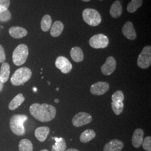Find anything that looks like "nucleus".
<instances>
[{
    "instance_id": "36",
    "label": "nucleus",
    "mask_w": 151,
    "mask_h": 151,
    "mask_svg": "<svg viewBox=\"0 0 151 151\" xmlns=\"http://www.w3.org/2000/svg\"><path fill=\"white\" fill-rule=\"evenodd\" d=\"M33 90H34V91H37V88H35V87H34V88H33Z\"/></svg>"
},
{
    "instance_id": "23",
    "label": "nucleus",
    "mask_w": 151,
    "mask_h": 151,
    "mask_svg": "<svg viewBox=\"0 0 151 151\" xmlns=\"http://www.w3.org/2000/svg\"><path fill=\"white\" fill-rule=\"evenodd\" d=\"M55 143L52 147V151H64L67 148L66 143L63 138H54Z\"/></svg>"
},
{
    "instance_id": "15",
    "label": "nucleus",
    "mask_w": 151,
    "mask_h": 151,
    "mask_svg": "<svg viewBox=\"0 0 151 151\" xmlns=\"http://www.w3.org/2000/svg\"><path fill=\"white\" fill-rule=\"evenodd\" d=\"M9 34L12 38L20 39L27 35V31L24 27H12L9 30Z\"/></svg>"
},
{
    "instance_id": "34",
    "label": "nucleus",
    "mask_w": 151,
    "mask_h": 151,
    "mask_svg": "<svg viewBox=\"0 0 151 151\" xmlns=\"http://www.w3.org/2000/svg\"><path fill=\"white\" fill-rule=\"evenodd\" d=\"M64 151H80L76 148H69L68 150H65Z\"/></svg>"
},
{
    "instance_id": "39",
    "label": "nucleus",
    "mask_w": 151,
    "mask_h": 151,
    "mask_svg": "<svg viewBox=\"0 0 151 151\" xmlns=\"http://www.w3.org/2000/svg\"><path fill=\"white\" fill-rule=\"evenodd\" d=\"M58 90H59V88H57V91H58Z\"/></svg>"
},
{
    "instance_id": "33",
    "label": "nucleus",
    "mask_w": 151,
    "mask_h": 151,
    "mask_svg": "<svg viewBox=\"0 0 151 151\" xmlns=\"http://www.w3.org/2000/svg\"><path fill=\"white\" fill-rule=\"evenodd\" d=\"M3 88H4V83L2 82V81H1V79H0V92L2 91Z\"/></svg>"
},
{
    "instance_id": "5",
    "label": "nucleus",
    "mask_w": 151,
    "mask_h": 151,
    "mask_svg": "<svg viewBox=\"0 0 151 151\" xmlns=\"http://www.w3.org/2000/svg\"><path fill=\"white\" fill-rule=\"evenodd\" d=\"M83 19L88 25L91 27H96L101 22V17L100 13L93 9H86L82 12Z\"/></svg>"
},
{
    "instance_id": "12",
    "label": "nucleus",
    "mask_w": 151,
    "mask_h": 151,
    "mask_svg": "<svg viewBox=\"0 0 151 151\" xmlns=\"http://www.w3.org/2000/svg\"><path fill=\"white\" fill-rule=\"evenodd\" d=\"M122 32L124 37L129 40H133L137 38L135 29L132 22H127L124 24L122 28Z\"/></svg>"
},
{
    "instance_id": "29",
    "label": "nucleus",
    "mask_w": 151,
    "mask_h": 151,
    "mask_svg": "<svg viewBox=\"0 0 151 151\" xmlns=\"http://www.w3.org/2000/svg\"><path fill=\"white\" fill-rule=\"evenodd\" d=\"M11 12L8 9L0 13V22H7L10 20L11 19Z\"/></svg>"
},
{
    "instance_id": "30",
    "label": "nucleus",
    "mask_w": 151,
    "mask_h": 151,
    "mask_svg": "<svg viewBox=\"0 0 151 151\" xmlns=\"http://www.w3.org/2000/svg\"><path fill=\"white\" fill-rule=\"evenodd\" d=\"M142 145L143 148L146 151H151V137L150 136L146 137L143 139Z\"/></svg>"
},
{
    "instance_id": "25",
    "label": "nucleus",
    "mask_w": 151,
    "mask_h": 151,
    "mask_svg": "<svg viewBox=\"0 0 151 151\" xmlns=\"http://www.w3.org/2000/svg\"><path fill=\"white\" fill-rule=\"evenodd\" d=\"M19 151H32L33 146L32 142L27 139H23L19 142Z\"/></svg>"
},
{
    "instance_id": "8",
    "label": "nucleus",
    "mask_w": 151,
    "mask_h": 151,
    "mask_svg": "<svg viewBox=\"0 0 151 151\" xmlns=\"http://www.w3.org/2000/svg\"><path fill=\"white\" fill-rule=\"evenodd\" d=\"M92 120V117L90 114L86 112H80L74 116L72 123L76 127H80L90 123Z\"/></svg>"
},
{
    "instance_id": "19",
    "label": "nucleus",
    "mask_w": 151,
    "mask_h": 151,
    "mask_svg": "<svg viewBox=\"0 0 151 151\" xmlns=\"http://www.w3.org/2000/svg\"><path fill=\"white\" fill-rule=\"evenodd\" d=\"M64 29L63 24L60 21H56L54 22L51 27L50 34L52 37L56 38L58 37Z\"/></svg>"
},
{
    "instance_id": "3",
    "label": "nucleus",
    "mask_w": 151,
    "mask_h": 151,
    "mask_svg": "<svg viewBox=\"0 0 151 151\" xmlns=\"http://www.w3.org/2000/svg\"><path fill=\"white\" fill-rule=\"evenodd\" d=\"M32 75L30 69L27 67H22L14 72L11 78V84L14 86H20L24 85L30 80Z\"/></svg>"
},
{
    "instance_id": "14",
    "label": "nucleus",
    "mask_w": 151,
    "mask_h": 151,
    "mask_svg": "<svg viewBox=\"0 0 151 151\" xmlns=\"http://www.w3.org/2000/svg\"><path fill=\"white\" fill-rule=\"evenodd\" d=\"M144 139V131L140 128L136 129L134 130L132 138V145L136 148H139Z\"/></svg>"
},
{
    "instance_id": "4",
    "label": "nucleus",
    "mask_w": 151,
    "mask_h": 151,
    "mask_svg": "<svg viewBox=\"0 0 151 151\" xmlns=\"http://www.w3.org/2000/svg\"><path fill=\"white\" fill-rule=\"evenodd\" d=\"M29 55V48L25 44H21L17 46L12 53L13 63L17 66L24 65Z\"/></svg>"
},
{
    "instance_id": "26",
    "label": "nucleus",
    "mask_w": 151,
    "mask_h": 151,
    "mask_svg": "<svg viewBox=\"0 0 151 151\" xmlns=\"http://www.w3.org/2000/svg\"><path fill=\"white\" fill-rule=\"evenodd\" d=\"M143 4V0H132L127 6V11L129 13H134Z\"/></svg>"
},
{
    "instance_id": "2",
    "label": "nucleus",
    "mask_w": 151,
    "mask_h": 151,
    "mask_svg": "<svg viewBox=\"0 0 151 151\" xmlns=\"http://www.w3.org/2000/svg\"><path fill=\"white\" fill-rule=\"evenodd\" d=\"M27 116L24 114H15L11 116L10 127L12 132L17 135H24L25 134L24 123L27 120Z\"/></svg>"
},
{
    "instance_id": "21",
    "label": "nucleus",
    "mask_w": 151,
    "mask_h": 151,
    "mask_svg": "<svg viewBox=\"0 0 151 151\" xmlns=\"http://www.w3.org/2000/svg\"><path fill=\"white\" fill-rule=\"evenodd\" d=\"M25 101V97L22 93H19L14 97L9 105V108L11 110H14L19 108Z\"/></svg>"
},
{
    "instance_id": "38",
    "label": "nucleus",
    "mask_w": 151,
    "mask_h": 151,
    "mask_svg": "<svg viewBox=\"0 0 151 151\" xmlns=\"http://www.w3.org/2000/svg\"><path fill=\"white\" fill-rule=\"evenodd\" d=\"M49 151L48 150H46V149H44V150H41V151Z\"/></svg>"
},
{
    "instance_id": "32",
    "label": "nucleus",
    "mask_w": 151,
    "mask_h": 151,
    "mask_svg": "<svg viewBox=\"0 0 151 151\" xmlns=\"http://www.w3.org/2000/svg\"><path fill=\"white\" fill-rule=\"evenodd\" d=\"M6 60L5 52L4 47L0 44V63H4Z\"/></svg>"
},
{
    "instance_id": "13",
    "label": "nucleus",
    "mask_w": 151,
    "mask_h": 151,
    "mask_svg": "<svg viewBox=\"0 0 151 151\" xmlns=\"http://www.w3.org/2000/svg\"><path fill=\"white\" fill-rule=\"evenodd\" d=\"M124 147V143L117 139L111 140L106 143L103 149L104 151H121Z\"/></svg>"
},
{
    "instance_id": "37",
    "label": "nucleus",
    "mask_w": 151,
    "mask_h": 151,
    "mask_svg": "<svg viewBox=\"0 0 151 151\" xmlns=\"http://www.w3.org/2000/svg\"><path fill=\"white\" fill-rule=\"evenodd\" d=\"M81 1H84V2H88V1H91V0H81Z\"/></svg>"
},
{
    "instance_id": "18",
    "label": "nucleus",
    "mask_w": 151,
    "mask_h": 151,
    "mask_svg": "<svg viewBox=\"0 0 151 151\" xmlns=\"http://www.w3.org/2000/svg\"><path fill=\"white\" fill-rule=\"evenodd\" d=\"M10 70V67L9 63L6 62L2 63L0 69V79L3 83H6L9 78Z\"/></svg>"
},
{
    "instance_id": "6",
    "label": "nucleus",
    "mask_w": 151,
    "mask_h": 151,
    "mask_svg": "<svg viewBox=\"0 0 151 151\" xmlns=\"http://www.w3.org/2000/svg\"><path fill=\"white\" fill-rule=\"evenodd\" d=\"M137 65L139 68L142 69H146L151 65V46L147 45L143 48L138 57Z\"/></svg>"
},
{
    "instance_id": "11",
    "label": "nucleus",
    "mask_w": 151,
    "mask_h": 151,
    "mask_svg": "<svg viewBox=\"0 0 151 151\" xmlns=\"http://www.w3.org/2000/svg\"><path fill=\"white\" fill-rule=\"evenodd\" d=\"M116 67V62L113 57H109L105 63L101 66V70L103 75L109 76L111 75Z\"/></svg>"
},
{
    "instance_id": "9",
    "label": "nucleus",
    "mask_w": 151,
    "mask_h": 151,
    "mask_svg": "<svg viewBox=\"0 0 151 151\" xmlns=\"http://www.w3.org/2000/svg\"><path fill=\"white\" fill-rule=\"evenodd\" d=\"M55 65L56 67L64 73L67 74L72 69V65L67 58L63 56L58 57L55 60Z\"/></svg>"
},
{
    "instance_id": "17",
    "label": "nucleus",
    "mask_w": 151,
    "mask_h": 151,
    "mask_svg": "<svg viewBox=\"0 0 151 151\" xmlns=\"http://www.w3.org/2000/svg\"><path fill=\"white\" fill-rule=\"evenodd\" d=\"M50 129L48 127H38L35 130V136L39 141L43 142L47 138Z\"/></svg>"
},
{
    "instance_id": "31",
    "label": "nucleus",
    "mask_w": 151,
    "mask_h": 151,
    "mask_svg": "<svg viewBox=\"0 0 151 151\" xmlns=\"http://www.w3.org/2000/svg\"><path fill=\"white\" fill-rule=\"evenodd\" d=\"M10 5V0H0V13L7 10Z\"/></svg>"
},
{
    "instance_id": "7",
    "label": "nucleus",
    "mask_w": 151,
    "mask_h": 151,
    "mask_svg": "<svg viewBox=\"0 0 151 151\" xmlns=\"http://www.w3.org/2000/svg\"><path fill=\"white\" fill-rule=\"evenodd\" d=\"M109 43V40L108 37L103 34L95 35L89 40L90 45L95 49L105 48L108 47Z\"/></svg>"
},
{
    "instance_id": "40",
    "label": "nucleus",
    "mask_w": 151,
    "mask_h": 151,
    "mask_svg": "<svg viewBox=\"0 0 151 151\" xmlns=\"http://www.w3.org/2000/svg\"><path fill=\"white\" fill-rule=\"evenodd\" d=\"M99 1H103V0H99Z\"/></svg>"
},
{
    "instance_id": "27",
    "label": "nucleus",
    "mask_w": 151,
    "mask_h": 151,
    "mask_svg": "<svg viewBox=\"0 0 151 151\" xmlns=\"http://www.w3.org/2000/svg\"><path fill=\"white\" fill-rule=\"evenodd\" d=\"M111 108L115 114L116 115H119L123 111L124 104L123 102H120V103L112 102Z\"/></svg>"
},
{
    "instance_id": "1",
    "label": "nucleus",
    "mask_w": 151,
    "mask_h": 151,
    "mask_svg": "<svg viewBox=\"0 0 151 151\" xmlns=\"http://www.w3.org/2000/svg\"><path fill=\"white\" fill-rule=\"evenodd\" d=\"M30 113L35 119L41 122H48L54 119L56 109L53 106L46 103H34L29 108Z\"/></svg>"
},
{
    "instance_id": "35",
    "label": "nucleus",
    "mask_w": 151,
    "mask_h": 151,
    "mask_svg": "<svg viewBox=\"0 0 151 151\" xmlns=\"http://www.w3.org/2000/svg\"><path fill=\"white\" fill-rule=\"evenodd\" d=\"M54 102L55 103H58L60 102V100L58 99H55L54 100Z\"/></svg>"
},
{
    "instance_id": "10",
    "label": "nucleus",
    "mask_w": 151,
    "mask_h": 151,
    "mask_svg": "<svg viewBox=\"0 0 151 151\" xmlns=\"http://www.w3.org/2000/svg\"><path fill=\"white\" fill-rule=\"evenodd\" d=\"M110 85L106 82H97L90 87V92L94 95H103L109 91Z\"/></svg>"
},
{
    "instance_id": "22",
    "label": "nucleus",
    "mask_w": 151,
    "mask_h": 151,
    "mask_svg": "<svg viewBox=\"0 0 151 151\" xmlns=\"http://www.w3.org/2000/svg\"><path fill=\"white\" fill-rule=\"evenodd\" d=\"M96 136L95 131L92 129H87L82 133L80 140L82 143H87L92 140Z\"/></svg>"
},
{
    "instance_id": "20",
    "label": "nucleus",
    "mask_w": 151,
    "mask_h": 151,
    "mask_svg": "<svg viewBox=\"0 0 151 151\" xmlns=\"http://www.w3.org/2000/svg\"><path fill=\"white\" fill-rule=\"evenodd\" d=\"M70 55L71 58L76 62H81L84 58L83 52L78 47H75L71 49Z\"/></svg>"
},
{
    "instance_id": "16",
    "label": "nucleus",
    "mask_w": 151,
    "mask_h": 151,
    "mask_svg": "<svg viewBox=\"0 0 151 151\" xmlns=\"http://www.w3.org/2000/svg\"><path fill=\"white\" fill-rule=\"evenodd\" d=\"M122 12L123 7L121 2L119 0L115 1L111 6L110 10V15L113 18L117 19L122 15Z\"/></svg>"
},
{
    "instance_id": "28",
    "label": "nucleus",
    "mask_w": 151,
    "mask_h": 151,
    "mask_svg": "<svg viewBox=\"0 0 151 151\" xmlns=\"http://www.w3.org/2000/svg\"><path fill=\"white\" fill-rule=\"evenodd\" d=\"M111 100L114 103H120L123 102L124 100V96L123 92L122 91H117L114 93L112 95Z\"/></svg>"
},
{
    "instance_id": "24",
    "label": "nucleus",
    "mask_w": 151,
    "mask_h": 151,
    "mask_svg": "<svg viewBox=\"0 0 151 151\" xmlns=\"http://www.w3.org/2000/svg\"><path fill=\"white\" fill-rule=\"evenodd\" d=\"M52 20L50 15H45L43 17L40 22L41 29L44 32H47L50 29L52 26Z\"/></svg>"
}]
</instances>
